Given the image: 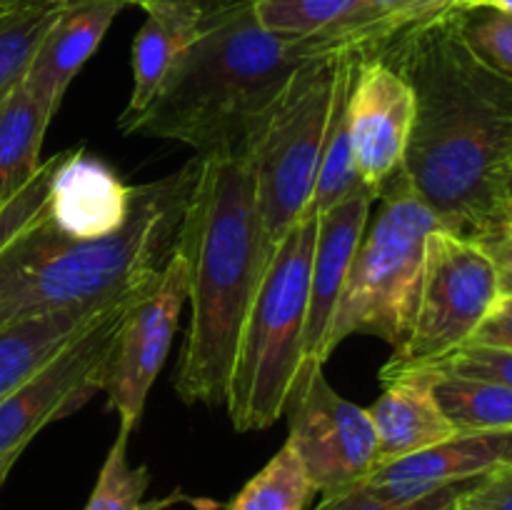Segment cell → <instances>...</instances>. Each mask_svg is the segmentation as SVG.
<instances>
[{"mask_svg":"<svg viewBox=\"0 0 512 510\" xmlns=\"http://www.w3.org/2000/svg\"><path fill=\"white\" fill-rule=\"evenodd\" d=\"M405 75L415 120L405 178L445 230L488 243L505 230L512 163V78L465 40L460 13L405 30L373 50Z\"/></svg>","mask_w":512,"mask_h":510,"instance_id":"1","label":"cell"},{"mask_svg":"<svg viewBox=\"0 0 512 510\" xmlns=\"http://www.w3.org/2000/svg\"><path fill=\"white\" fill-rule=\"evenodd\" d=\"M198 173L178 230L188 263L190 325L175 390L188 405H225L240 330L265 268L248 150L195 155Z\"/></svg>","mask_w":512,"mask_h":510,"instance_id":"2","label":"cell"},{"mask_svg":"<svg viewBox=\"0 0 512 510\" xmlns=\"http://www.w3.org/2000/svg\"><path fill=\"white\" fill-rule=\"evenodd\" d=\"M198 158L175 173L135 185L130 218L118 233L75 240L43 210L0 250V328L33 315L105 305L153 283L178 243Z\"/></svg>","mask_w":512,"mask_h":510,"instance_id":"3","label":"cell"},{"mask_svg":"<svg viewBox=\"0 0 512 510\" xmlns=\"http://www.w3.org/2000/svg\"><path fill=\"white\" fill-rule=\"evenodd\" d=\"M313 55L305 40L268 33L250 8L203 25L175 73L125 135L183 143L195 155L248 150L295 70Z\"/></svg>","mask_w":512,"mask_h":510,"instance_id":"4","label":"cell"},{"mask_svg":"<svg viewBox=\"0 0 512 510\" xmlns=\"http://www.w3.org/2000/svg\"><path fill=\"white\" fill-rule=\"evenodd\" d=\"M315 238L318 215L305 213L275 245L250 300L225 400L238 433L265 430L285 415L303 365Z\"/></svg>","mask_w":512,"mask_h":510,"instance_id":"5","label":"cell"},{"mask_svg":"<svg viewBox=\"0 0 512 510\" xmlns=\"http://www.w3.org/2000/svg\"><path fill=\"white\" fill-rule=\"evenodd\" d=\"M378 200L380 208L370 213L325 338V360L350 335H373L398 348L413 320L425 240L443 225L418 198L405 170Z\"/></svg>","mask_w":512,"mask_h":510,"instance_id":"6","label":"cell"},{"mask_svg":"<svg viewBox=\"0 0 512 510\" xmlns=\"http://www.w3.org/2000/svg\"><path fill=\"white\" fill-rule=\"evenodd\" d=\"M343 58L345 53H328L305 60L250 138L248 165L265 263L285 233L308 213Z\"/></svg>","mask_w":512,"mask_h":510,"instance_id":"7","label":"cell"},{"mask_svg":"<svg viewBox=\"0 0 512 510\" xmlns=\"http://www.w3.org/2000/svg\"><path fill=\"white\" fill-rule=\"evenodd\" d=\"M500 298L498 273L475 240L438 228L425 240L418 303L403 343L380 370V380L428 370L473 340Z\"/></svg>","mask_w":512,"mask_h":510,"instance_id":"8","label":"cell"},{"mask_svg":"<svg viewBox=\"0 0 512 510\" xmlns=\"http://www.w3.org/2000/svg\"><path fill=\"white\" fill-rule=\"evenodd\" d=\"M288 440L315 493L335 495L363 485L378 468V435L368 408L343 398L323 368L295 378L288 405Z\"/></svg>","mask_w":512,"mask_h":510,"instance_id":"9","label":"cell"},{"mask_svg":"<svg viewBox=\"0 0 512 510\" xmlns=\"http://www.w3.org/2000/svg\"><path fill=\"white\" fill-rule=\"evenodd\" d=\"M140 293L113 305L73 343L65 345L55 358L0 400V458H20L40 430L65 415H73L103 390L120 320Z\"/></svg>","mask_w":512,"mask_h":510,"instance_id":"10","label":"cell"},{"mask_svg":"<svg viewBox=\"0 0 512 510\" xmlns=\"http://www.w3.org/2000/svg\"><path fill=\"white\" fill-rule=\"evenodd\" d=\"M188 303V263L175 245L158 278L128 305L105 370L103 393L118 428L135 430L145 400L170 355L180 313Z\"/></svg>","mask_w":512,"mask_h":510,"instance_id":"11","label":"cell"},{"mask_svg":"<svg viewBox=\"0 0 512 510\" xmlns=\"http://www.w3.org/2000/svg\"><path fill=\"white\" fill-rule=\"evenodd\" d=\"M348 130L355 170L375 200L405 170L415 95L403 73L375 55H355Z\"/></svg>","mask_w":512,"mask_h":510,"instance_id":"12","label":"cell"},{"mask_svg":"<svg viewBox=\"0 0 512 510\" xmlns=\"http://www.w3.org/2000/svg\"><path fill=\"white\" fill-rule=\"evenodd\" d=\"M135 185H128L105 160L73 148L60 153L50 175L43 215L58 233L98 240L118 233L130 218Z\"/></svg>","mask_w":512,"mask_h":510,"instance_id":"13","label":"cell"},{"mask_svg":"<svg viewBox=\"0 0 512 510\" xmlns=\"http://www.w3.org/2000/svg\"><path fill=\"white\" fill-rule=\"evenodd\" d=\"M373 203V195L358 193L318 215V238H315L313 263H310L303 365L298 375L325 365V338H328L335 308L343 295L355 250L368 228Z\"/></svg>","mask_w":512,"mask_h":510,"instance_id":"14","label":"cell"},{"mask_svg":"<svg viewBox=\"0 0 512 510\" xmlns=\"http://www.w3.org/2000/svg\"><path fill=\"white\" fill-rule=\"evenodd\" d=\"M512 468V430L458 433L415 455L378 465L358 488L383 498H418L445 485L473 483Z\"/></svg>","mask_w":512,"mask_h":510,"instance_id":"15","label":"cell"},{"mask_svg":"<svg viewBox=\"0 0 512 510\" xmlns=\"http://www.w3.org/2000/svg\"><path fill=\"white\" fill-rule=\"evenodd\" d=\"M128 5L130 0H68L25 73V88L60 108L75 75Z\"/></svg>","mask_w":512,"mask_h":510,"instance_id":"16","label":"cell"},{"mask_svg":"<svg viewBox=\"0 0 512 510\" xmlns=\"http://www.w3.org/2000/svg\"><path fill=\"white\" fill-rule=\"evenodd\" d=\"M145 20L133 40V90L128 105L118 118V130L125 133L135 118L148 110L160 90L175 73L183 55L203 30L198 10L175 0L143 5Z\"/></svg>","mask_w":512,"mask_h":510,"instance_id":"17","label":"cell"},{"mask_svg":"<svg viewBox=\"0 0 512 510\" xmlns=\"http://www.w3.org/2000/svg\"><path fill=\"white\" fill-rule=\"evenodd\" d=\"M383 385V395L368 408L378 435V465L415 455L458 435L435 400L430 370L395 375Z\"/></svg>","mask_w":512,"mask_h":510,"instance_id":"18","label":"cell"},{"mask_svg":"<svg viewBox=\"0 0 512 510\" xmlns=\"http://www.w3.org/2000/svg\"><path fill=\"white\" fill-rule=\"evenodd\" d=\"M120 300L105 305L55 310V313L33 315V318L3 325L0 328V400L13 393L20 383H25L35 370L43 368L50 358H55L65 345L73 343L83 330H88L100 315L108 313Z\"/></svg>","mask_w":512,"mask_h":510,"instance_id":"19","label":"cell"},{"mask_svg":"<svg viewBox=\"0 0 512 510\" xmlns=\"http://www.w3.org/2000/svg\"><path fill=\"white\" fill-rule=\"evenodd\" d=\"M58 108L20 83L0 103V208L38 175L45 133Z\"/></svg>","mask_w":512,"mask_h":510,"instance_id":"20","label":"cell"},{"mask_svg":"<svg viewBox=\"0 0 512 510\" xmlns=\"http://www.w3.org/2000/svg\"><path fill=\"white\" fill-rule=\"evenodd\" d=\"M433 395L458 433L512 430V388L498 380L428 368Z\"/></svg>","mask_w":512,"mask_h":510,"instance_id":"21","label":"cell"},{"mask_svg":"<svg viewBox=\"0 0 512 510\" xmlns=\"http://www.w3.org/2000/svg\"><path fill=\"white\" fill-rule=\"evenodd\" d=\"M355 53H345L343 70H340L338 90H335L333 113H330L328 138H325L323 160H320L318 180H315L313 198H310L308 213H325L333 205L353 198L358 193H368V188L360 180L355 170L353 148H350V130H348V98L350 85L355 78Z\"/></svg>","mask_w":512,"mask_h":510,"instance_id":"22","label":"cell"},{"mask_svg":"<svg viewBox=\"0 0 512 510\" xmlns=\"http://www.w3.org/2000/svg\"><path fill=\"white\" fill-rule=\"evenodd\" d=\"M68 0H33L0 15V103L23 83Z\"/></svg>","mask_w":512,"mask_h":510,"instance_id":"23","label":"cell"},{"mask_svg":"<svg viewBox=\"0 0 512 510\" xmlns=\"http://www.w3.org/2000/svg\"><path fill=\"white\" fill-rule=\"evenodd\" d=\"M315 490L288 443L235 493L228 510H305Z\"/></svg>","mask_w":512,"mask_h":510,"instance_id":"24","label":"cell"},{"mask_svg":"<svg viewBox=\"0 0 512 510\" xmlns=\"http://www.w3.org/2000/svg\"><path fill=\"white\" fill-rule=\"evenodd\" d=\"M358 0H255L253 13L268 33L310 40L348 18Z\"/></svg>","mask_w":512,"mask_h":510,"instance_id":"25","label":"cell"},{"mask_svg":"<svg viewBox=\"0 0 512 510\" xmlns=\"http://www.w3.org/2000/svg\"><path fill=\"white\" fill-rule=\"evenodd\" d=\"M133 430L118 428L115 443L110 445L108 455L103 460L95 488L90 493L83 510H148L153 505L143 503L150 485L148 465L128 463V440Z\"/></svg>","mask_w":512,"mask_h":510,"instance_id":"26","label":"cell"},{"mask_svg":"<svg viewBox=\"0 0 512 510\" xmlns=\"http://www.w3.org/2000/svg\"><path fill=\"white\" fill-rule=\"evenodd\" d=\"M403 3L405 0H358L343 23L318 38L305 40V48L310 55L365 53Z\"/></svg>","mask_w":512,"mask_h":510,"instance_id":"27","label":"cell"},{"mask_svg":"<svg viewBox=\"0 0 512 510\" xmlns=\"http://www.w3.org/2000/svg\"><path fill=\"white\" fill-rule=\"evenodd\" d=\"M478 483L480 480L445 485V488L430 490L418 498H383V495L368 493L365 488H353L345 490V493L323 495L313 510H450Z\"/></svg>","mask_w":512,"mask_h":510,"instance_id":"28","label":"cell"},{"mask_svg":"<svg viewBox=\"0 0 512 510\" xmlns=\"http://www.w3.org/2000/svg\"><path fill=\"white\" fill-rule=\"evenodd\" d=\"M460 28L470 48L488 65L512 78V15L498 10L460 13Z\"/></svg>","mask_w":512,"mask_h":510,"instance_id":"29","label":"cell"},{"mask_svg":"<svg viewBox=\"0 0 512 510\" xmlns=\"http://www.w3.org/2000/svg\"><path fill=\"white\" fill-rule=\"evenodd\" d=\"M58 158L60 153L43 160L38 175H35L10 203H5L3 208H0V250H3L25 225L33 223V220L38 218V213L45 205V198H48L50 175H53L55 165H58Z\"/></svg>","mask_w":512,"mask_h":510,"instance_id":"30","label":"cell"},{"mask_svg":"<svg viewBox=\"0 0 512 510\" xmlns=\"http://www.w3.org/2000/svg\"><path fill=\"white\" fill-rule=\"evenodd\" d=\"M438 370L458 375H473V378L498 380L512 388V350L510 348H488V345H465L458 353L450 355Z\"/></svg>","mask_w":512,"mask_h":510,"instance_id":"31","label":"cell"},{"mask_svg":"<svg viewBox=\"0 0 512 510\" xmlns=\"http://www.w3.org/2000/svg\"><path fill=\"white\" fill-rule=\"evenodd\" d=\"M458 8H460V0H405V3L400 5L398 13L383 25L378 40H375L365 53H355V55L373 53V50H378L380 45H385L388 40L398 38L400 33H405V30L420 28V25L433 23V20L445 18V15L450 13H458Z\"/></svg>","mask_w":512,"mask_h":510,"instance_id":"32","label":"cell"},{"mask_svg":"<svg viewBox=\"0 0 512 510\" xmlns=\"http://www.w3.org/2000/svg\"><path fill=\"white\" fill-rule=\"evenodd\" d=\"M465 500L475 510H512V468L498 470L480 480Z\"/></svg>","mask_w":512,"mask_h":510,"instance_id":"33","label":"cell"},{"mask_svg":"<svg viewBox=\"0 0 512 510\" xmlns=\"http://www.w3.org/2000/svg\"><path fill=\"white\" fill-rule=\"evenodd\" d=\"M468 345H488V348L512 350V298L500 295L495 300L493 310H490L488 318L483 320V325H480L478 333L473 335Z\"/></svg>","mask_w":512,"mask_h":510,"instance_id":"34","label":"cell"},{"mask_svg":"<svg viewBox=\"0 0 512 510\" xmlns=\"http://www.w3.org/2000/svg\"><path fill=\"white\" fill-rule=\"evenodd\" d=\"M483 248L488 250V255L495 263L500 295L512 298V230H503L498 238L483 243Z\"/></svg>","mask_w":512,"mask_h":510,"instance_id":"35","label":"cell"},{"mask_svg":"<svg viewBox=\"0 0 512 510\" xmlns=\"http://www.w3.org/2000/svg\"><path fill=\"white\" fill-rule=\"evenodd\" d=\"M148 3H160V0H130V5H138V8H143V5ZM175 3H185L193 10H198L200 23L208 25L213 23V20L223 18V15L235 13V10L250 8L255 0H175Z\"/></svg>","mask_w":512,"mask_h":510,"instance_id":"36","label":"cell"},{"mask_svg":"<svg viewBox=\"0 0 512 510\" xmlns=\"http://www.w3.org/2000/svg\"><path fill=\"white\" fill-rule=\"evenodd\" d=\"M470 10H498L512 15V0H460L458 13H470Z\"/></svg>","mask_w":512,"mask_h":510,"instance_id":"37","label":"cell"},{"mask_svg":"<svg viewBox=\"0 0 512 510\" xmlns=\"http://www.w3.org/2000/svg\"><path fill=\"white\" fill-rule=\"evenodd\" d=\"M503 220H505V230L512 228V163L503 180Z\"/></svg>","mask_w":512,"mask_h":510,"instance_id":"38","label":"cell"},{"mask_svg":"<svg viewBox=\"0 0 512 510\" xmlns=\"http://www.w3.org/2000/svg\"><path fill=\"white\" fill-rule=\"evenodd\" d=\"M15 463H18V458H15V455H5V458H0V488H3V483L8 480L10 470H13Z\"/></svg>","mask_w":512,"mask_h":510,"instance_id":"39","label":"cell"},{"mask_svg":"<svg viewBox=\"0 0 512 510\" xmlns=\"http://www.w3.org/2000/svg\"><path fill=\"white\" fill-rule=\"evenodd\" d=\"M178 500H183V495H180V493H175V495H168V498L153 500V505H150L148 510H163V508H168V505L178 503Z\"/></svg>","mask_w":512,"mask_h":510,"instance_id":"40","label":"cell"},{"mask_svg":"<svg viewBox=\"0 0 512 510\" xmlns=\"http://www.w3.org/2000/svg\"><path fill=\"white\" fill-rule=\"evenodd\" d=\"M33 3V0H30ZM20 5H25V0H0V15L8 13V10L13 8H20Z\"/></svg>","mask_w":512,"mask_h":510,"instance_id":"41","label":"cell"},{"mask_svg":"<svg viewBox=\"0 0 512 510\" xmlns=\"http://www.w3.org/2000/svg\"><path fill=\"white\" fill-rule=\"evenodd\" d=\"M468 493H470V490H468ZM468 493H465V495H468ZM465 495H463V498H460V500H458V503H455V505H453V508H450V510H475V508H473V505H470V503H468V500H465Z\"/></svg>","mask_w":512,"mask_h":510,"instance_id":"42","label":"cell"},{"mask_svg":"<svg viewBox=\"0 0 512 510\" xmlns=\"http://www.w3.org/2000/svg\"><path fill=\"white\" fill-rule=\"evenodd\" d=\"M508 230H512V228H508Z\"/></svg>","mask_w":512,"mask_h":510,"instance_id":"43","label":"cell"},{"mask_svg":"<svg viewBox=\"0 0 512 510\" xmlns=\"http://www.w3.org/2000/svg\"><path fill=\"white\" fill-rule=\"evenodd\" d=\"M28 3H30V0H28Z\"/></svg>","mask_w":512,"mask_h":510,"instance_id":"44","label":"cell"}]
</instances>
